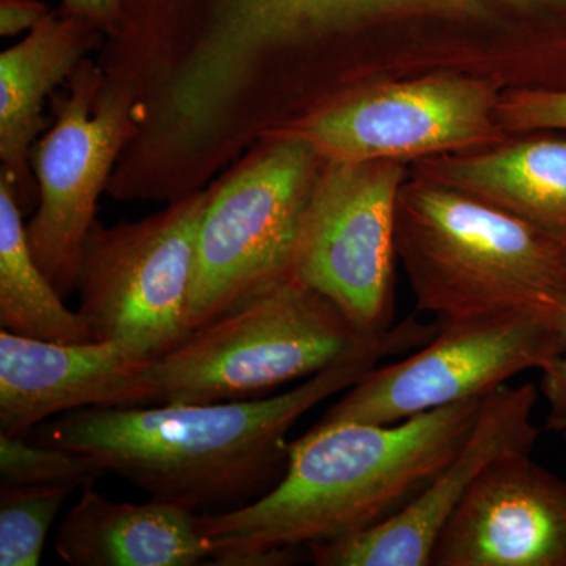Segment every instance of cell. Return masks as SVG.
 <instances>
[{
  "instance_id": "1",
  "label": "cell",
  "mask_w": 566,
  "mask_h": 566,
  "mask_svg": "<svg viewBox=\"0 0 566 566\" xmlns=\"http://www.w3.org/2000/svg\"><path fill=\"white\" fill-rule=\"evenodd\" d=\"M438 324L406 319L275 397L208 405L84 408L46 420L32 441L87 455L151 499L197 513L243 506L277 485L301 417L364 378L379 360L417 349Z\"/></svg>"
},
{
  "instance_id": "2",
  "label": "cell",
  "mask_w": 566,
  "mask_h": 566,
  "mask_svg": "<svg viewBox=\"0 0 566 566\" xmlns=\"http://www.w3.org/2000/svg\"><path fill=\"white\" fill-rule=\"evenodd\" d=\"M483 398L401 422L316 423L290 442L277 485L238 509L197 513L211 564L277 566L385 523L464 444Z\"/></svg>"
},
{
  "instance_id": "3",
  "label": "cell",
  "mask_w": 566,
  "mask_h": 566,
  "mask_svg": "<svg viewBox=\"0 0 566 566\" xmlns=\"http://www.w3.org/2000/svg\"><path fill=\"white\" fill-rule=\"evenodd\" d=\"M395 249L417 308L438 323L509 314L566 323V241L412 170Z\"/></svg>"
},
{
  "instance_id": "4",
  "label": "cell",
  "mask_w": 566,
  "mask_h": 566,
  "mask_svg": "<svg viewBox=\"0 0 566 566\" xmlns=\"http://www.w3.org/2000/svg\"><path fill=\"white\" fill-rule=\"evenodd\" d=\"M193 28L234 76L319 91L367 84V40L416 21L509 24L566 17V0H181Z\"/></svg>"
},
{
  "instance_id": "5",
  "label": "cell",
  "mask_w": 566,
  "mask_h": 566,
  "mask_svg": "<svg viewBox=\"0 0 566 566\" xmlns=\"http://www.w3.org/2000/svg\"><path fill=\"white\" fill-rule=\"evenodd\" d=\"M379 335H365L323 294L289 281L203 326L140 375L139 406L251 400L311 378Z\"/></svg>"
},
{
  "instance_id": "6",
  "label": "cell",
  "mask_w": 566,
  "mask_h": 566,
  "mask_svg": "<svg viewBox=\"0 0 566 566\" xmlns=\"http://www.w3.org/2000/svg\"><path fill=\"white\" fill-rule=\"evenodd\" d=\"M322 164L308 142L271 134L211 182L197 238L189 329L293 281L305 210Z\"/></svg>"
},
{
  "instance_id": "7",
  "label": "cell",
  "mask_w": 566,
  "mask_h": 566,
  "mask_svg": "<svg viewBox=\"0 0 566 566\" xmlns=\"http://www.w3.org/2000/svg\"><path fill=\"white\" fill-rule=\"evenodd\" d=\"M210 196L208 186L140 221L95 222L82 249L76 311L96 342L150 363L188 337L197 238Z\"/></svg>"
},
{
  "instance_id": "8",
  "label": "cell",
  "mask_w": 566,
  "mask_h": 566,
  "mask_svg": "<svg viewBox=\"0 0 566 566\" xmlns=\"http://www.w3.org/2000/svg\"><path fill=\"white\" fill-rule=\"evenodd\" d=\"M505 88L495 77L452 70L381 80L271 134L301 137L333 161L415 164L506 139L497 115Z\"/></svg>"
},
{
  "instance_id": "9",
  "label": "cell",
  "mask_w": 566,
  "mask_h": 566,
  "mask_svg": "<svg viewBox=\"0 0 566 566\" xmlns=\"http://www.w3.org/2000/svg\"><path fill=\"white\" fill-rule=\"evenodd\" d=\"M566 356V323L509 314L439 323L411 356L371 368L318 423H397L461 401L485 398L527 370Z\"/></svg>"
},
{
  "instance_id": "10",
  "label": "cell",
  "mask_w": 566,
  "mask_h": 566,
  "mask_svg": "<svg viewBox=\"0 0 566 566\" xmlns=\"http://www.w3.org/2000/svg\"><path fill=\"white\" fill-rule=\"evenodd\" d=\"M411 164L324 159L305 210L293 281L333 301L365 335L394 326L395 223Z\"/></svg>"
},
{
  "instance_id": "11",
  "label": "cell",
  "mask_w": 566,
  "mask_h": 566,
  "mask_svg": "<svg viewBox=\"0 0 566 566\" xmlns=\"http://www.w3.org/2000/svg\"><path fill=\"white\" fill-rule=\"evenodd\" d=\"M54 126L33 145L39 208L25 227L41 271L63 297L76 292L82 249L96 222L98 199L137 133L133 99L84 59L55 99Z\"/></svg>"
},
{
  "instance_id": "12",
  "label": "cell",
  "mask_w": 566,
  "mask_h": 566,
  "mask_svg": "<svg viewBox=\"0 0 566 566\" xmlns=\"http://www.w3.org/2000/svg\"><path fill=\"white\" fill-rule=\"evenodd\" d=\"M538 389L504 385L483 398L460 450L412 501L385 523L307 549L319 566H431L442 528L480 474L499 458L534 452L539 430L532 416Z\"/></svg>"
},
{
  "instance_id": "13",
  "label": "cell",
  "mask_w": 566,
  "mask_h": 566,
  "mask_svg": "<svg viewBox=\"0 0 566 566\" xmlns=\"http://www.w3.org/2000/svg\"><path fill=\"white\" fill-rule=\"evenodd\" d=\"M431 566H566V480L532 453L499 458L442 528Z\"/></svg>"
},
{
  "instance_id": "14",
  "label": "cell",
  "mask_w": 566,
  "mask_h": 566,
  "mask_svg": "<svg viewBox=\"0 0 566 566\" xmlns=\"http://www.w3.org/2000/svg\"><path fill=\"white\" fill-rule=\"evenodd\" d=\"M147 360L111 342L55 344L0 331V428L25 436L84 408H136Z\"/></svg>"
},
{
  "instance_id": "15",
  "label": "cell",
  "mask_w": 566,
  "mask_h": 566,
  "mask_svg": "<svg viewBox=\"0 0 566 566\" xmlns=\"http://www.w3.org/2000/svg\"><path fill=\"white\" fill-rule=\"evenodd\" d=\"M104 35L92 21L52 11L0 55V175L13 186L20 207L39 193L31 153L44 126V99L69 80L88 52L102 48Z\"/></svg>"
},
{
  "instance_id": "16",
  "label": "cell",
  "mask_w": 566,
  "mask_h": 566,
  "mask_svg": "<svg viewBox=\"0 0 566 566\" xmlns=\"http://www.w3.org/2000/svg\"><path fill=\"white\" fill-rule=\"evenodd\" d=\"M430 178L566 241V140L515 134L479 150L411 164Z\"/></svg>"
},
{
  "instance_id": "17",
  "label": "cell",
  "mask_w": 566,
  "mask_h": 566,
  "mask_svg": "<svg viewBox=\"0 0 566 566\" xmlns=\"http://www.w3.org/2000/svg\"><path fill=\"white\" fill-rule=\"evenodd\" d=\"M197 513L150 499L115 502L84 488L63 516L55 554L73 566H193L210 560Z\"/></svg>"
},
{
  "instance_id": "18",
  "label": "cell",
  "mask_w": 566,
  "mask_h": 566,
  "mask_svg": "<svg viewBox=\"0 0 566 566\" xmlns=\"http://www.w3.org/2000/svg\"><path fill=\"white\" fill-rule=\"evenodd\" d=\"M29 248L22 212L13 186L0 175V324L22 337L55 344L96 342L77 311L63 303Z\"/></svg>"
},
{
  "instance_id": "19",
  "label": "cell",
  "mask_w": 566,
  "mask_h": 566,
  "mask_svg": "<svg viewBox=\"0 0 566 566\" xmlns=\"http://www.w3.org/2000/svg\"><path fill=\"white\" fill-rule=\"evenodd\" d=\"M74 488L0 485V565L36 566Z\"/></svg>"
},
{
  "instance_id": "20",
  "label": "cell",
  "mask_w": 566,
  "mask_h": 566,
  "mask_svg": "<svg viewBox=\"0 0 566 566\" xmlns=\"http://www.w3.org/2000/svg\"><path fill=\"white\" fill-rule=\"evenodd\" d=\"M106 475L92 458L63 447L29 442L25 436L0 433V485L71 486L95 485Z\"/></svg>"
},
{
  "instance_id": "21",
  "label": "cell",
  "mask_w": 566,
  "mask_h": 566,
  "mask_svg": "<svg viewBox=\"0 0 566 566\" xmlns=\"http://www.w3.org/2000/svg\"><path fill=\"white\" fill-rule=\"evenodd\" d=\"M497 115L509 136L566 132V88L506 87L499 102Z\"/></svg>"
},
{
  "instance_id": "22",
  "label": "cell",
  "mask_w": 566,
  "mask_h": 566,
  "mask_svg": "<svg viewBox=\"0 0 566 566\" xmlns=\"http://www.w3.org/2000/svg\"><path fill=\"white\" fill-rule=\"evenodd\" d=\"M539 392L547 403L546 428L556 433L566 430V356L558 357L542 370Z\"/></svg>"
},
{
  "instance_id": "23",
  "label": "cell",
  "mask_w": 566,
  "mask_h": 566,
  "mask_svg": "<svg viewBox=\"0 0 566 566\" xmlns=\"http://www.w3.org/2000/svg\"><path fill=\"white\" fill-rule=\"evenodd\" d=\"M52 11L40 0H0V35L33 31Z\"/></svg>"
},
{
  "instance_id": "24",
  "label": "cell",
  "mask_w": 566,
  "mask_h": 566,
  "mask_svg": "<svg viewBox=\"0 0 566 566\" xmlns=\"http://www.w3.org/2000/svg\"><path fill=\"white\" fill-rule=\"evenodd\" d=\"M120 6L122 0H62L61 11L92 21L107 33L117 18Z\"/></svg>"
},
{
  "instance_id": "25",
  "label": "cell",
  "mask_w": 566,
  "mask_h": 566,
  "mask_svg": "<svg viewBox=\"0 0 566 566\" xmlns=\"http://www.w3.org/2000/svg\"><path fill=\"white\" fill-rule=\"evenodd\" d=\"M562 438L566 439V430L564 431V434H562Z\"/></svg>"
}]
</instances>
